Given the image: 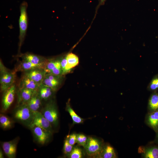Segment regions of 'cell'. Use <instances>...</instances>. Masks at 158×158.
<instances>
[{
  "label": "cell",
  "instance_id": "obj_9",
  "mask_svg": "<svg viewBox=\"0 0 158 158\" xmlns=\"http://www.w3.org/2000/svg\"><path fill=\"white\" fill-rule=\"evenodd\" d=\"M62 77V76L47 74L42 82V85L50 87L55 91L61 84Z\"/></svg>",
  "mask_w": 158,
  "mask_h": 158
},
{
  "label": "cell",
  "instance_id": "obj_22",
  "mask_svg": "<svg viewBox=\"0 0 158 158\" xmlns=\"http://www.w3.org/2000/svg\"><path fill=\"white\" fill-rule=\"evenodd\" d=\"M148 122L150 125L154 129L158 128V110L154 111L150 114L148 117Z\"/></svg>",
  "mask_w": 158,
  "mask_h": 158
},
{
  "label": "cell",
  "instance_id": "obj_18",
  "mask_svg": "<svg viewBox=\"0 0 158 158\" xmlns=\"http://www.w3.org/2000/svg\"><path fill=\"white\" fill-rule=\"evenodd\" d=\"M67 65L66 69L68 72H70L71 69L78 65L79 60L78 57L75 54L70 53L66 55Z\"/></svg>",
  "mask_w": 158,
  "mask_h": 158
},
{
  "label": "cell",
  "instance_id": "obj_7",
  "mask_svg": "<svg viewBox=\"0 0 158 158\" xmlns=\"http://www.w3.org/2000/svg\"><path fill=\"white\" fill-rule=\"evenodd\" d=\"M47 74L62 76L60 59H50L48 60L44 68Z\"/></svg>",
  "mask_w": 158,
  "mask_h": 158
},
{
  "label": "cell",
  "instance_id": "obj_26",
  "mask_svg": "<svg viewBox=\"0 0 158 158\" xmlns=\"http://www.w3.org/2000/svg\"><path fill=\"white\" fill-rule=\"evenodd\" d=\"M83 154L81 149L78 146L73 147L68 157L70 158H81Z\"/></svg>",
  "mask_w": 158,
  "mask_h": 158
},
{
  "label": "cell",
  "instance_id": "obj_30",
  "mask_svg": "<svg viewBox=\"0 0 158 158\" xmlns=\"http://www.w3.org/2000/svg\"><path fill=\"white\" fill-rule=\"evenodd\" d=\"M67 136L68 142L71 145L73 146L77 143V134L73 133Z\"/></svg>",
  "mask_w": 158,
  "mask_h": 158
},
{
  "label": "cell",
  "instance_id": "obj_2",
  "mask_svg": "<svg viewBox=\"0 0 158 158\" xmlns=\"http://www.w3.org/2000/svg\"><path fill=\"white\" fill-rule=\"evenodd\" d=\"M41 113L52 125L57 126L59 123V113L54 101L51 100L47 103Z\"/></svg>",
  "mask_w": 158,
  "mask_h": 158
},
{
  "label": "cell",
  "instance_id": "obj_1",
  "mask_svg": "<svg viewBox=\"0 0 158 158\" xmlns=\"http://www.w3.org/2000/svg\"><path fill=\"white\" fill-rule=\"evenodd\" d=\"M27 3L24 1L21 4L20 6V15L19 20L20 30L19 37V51L25 38L28 28V17L27 11Z\"/></svg>",
  "mask_w": 158,
  "mask_h": 158
},
{
  "label": "cell",
  "instance_id": "obj_13",
  "mask_svg": "<svg viewBox=\"0 0 158 158\" xmlns=\"http://www.w3.org/2000/svg\"><path fill=\"white\" fill-rule=\"evenodd\" d=\"M17 142L16 140L5 142L2 146L4 153L9 158H15L17 150Z\"/></svg>",
  "mask_w": 158,
  "mask_h": 158
},
{
  "label": "cell",
  "instance_id": "obj_33",
  "mask_svg": "<svg viewBox=\"0 0 158 158\" xmlns=\"http://www.w3.org/2000/svg\"><path fill=\"white\" fill-rule=\"evenodd\" d=\"M0 158H4V156H3V154L1 150H0Z\"/></svg>",
  "mask_w": 158,
  "mask_h": 158
},
{
  "label": "cell",
  "instance_id": "obj_6",
  "mask_svg": "<svg viewBox=\"0 0 158 158\" xmlns=\"http://www.w3.org/2000/svg\"><path fill=\"white\" fill-rule=\"evenodd\" d=\"M47 73L43 68H38L25 72L23 76H24L34 81L40 85Z\"/></svg>",
  "mask_w": 158,
  "mask_h": 158
},
{
  "label": "cell",
  "instance_id": "obj_29",
  "mask_svg": "<svg viewBox=\"0 0 158 158\" xmlns=\"http://www.w3.org/2000/svg\"><path fill=\"white\" fill-rule=\"evenodd\" d=\"M60 63L63 75H64L68 73L66 69L67 65L66 55L60 59Z\"/></svg>",
  "mask_w": 158,
  "mask_h": 158
},
{
  "label": "cell",
  "instance_id": "obj_14",
  "mask_svg": "<svg viewBox=\"0 0 158 158\" xmlns=\"http://www.w3.org/2000/svg\"><path fill=\"white\" fill-rule=\"evenodd\" d=\"M38 90L26 88H19V102L21 104H26L32 97L37 93Z\"/></svg>",
  "mask_w": 158,
  "mask_h": 158
},
{
  "label": "cell",
  "instance_id": "obj_28",
  "mask_svg": "<svg viewBox=\"0 0 158 158\" xmlns=\"http://www.w3.org/2000/svg\"><path fill=\"white\" fill-rule=\"evenodd\" d=\"M87 138L86 136L82 134H78L77 136V143L85 147L86 145Z\"/></svg>",
  "mask_w": 158,
  "mask_h": 158
},
{
  "label": "cell",
  "instance_id": "obj_27",
  "mask_svg": "<svg viewBox=\"0 0 158 158\" xmlns=\"http://www.w3.org/2000/svg\"><path fill=\"white\" fill-rule=\"evenodd\" d=\"M73 148V146L71 145L68 141V136L65 140L64 142L63 151L64 154L68 156H69Z\"/></svg>",
  "mask_w": 158,
  "mask_h": 158
},
{
  "label": "cell",
  "instance_id": "obj_5",
  "mask_svg": "<svg viewBox=\"0 0 158 158\" xmlns=\"http://www.w3.org/2000/svg\"><path fill=\"white\" fill-rule=\"evenodd\" d=\"M86 153L90 157H99L102 149L101 142L98 139L88 137L85 147Z\"/></svg>",
  "mask_w": 158,
  "mask_h": 158
},
{
  "label": "cell",
  "instance_id": "obj_21",
  "mask_svg": "<svg viewBox=\"0 0 158 158\" xmlns=\"http://www.w3.org/2000/svg\"><path fill=\"white\" fill-rule=\"evenodd\" d=\"M99 157L113 158L116 157L113 148L110 145H107L102 149Z\"/></svg>",
  "mask_w": 158,
  "mask_h": 158
},
{
  "label": "cell",
  "instance_id": "obj_16",
  "mask_svg": "<svg viewBox=\"0 0 158 158\" xmlns=\"http://www.w3.org/2000/svg\"><path fill=\"white\" fill-rule=\"evenodd\" d=\"M41 99L37 92L34 95L26 104L30 110L34 112L38 111L41 105Z\"/></svg>",
  "mask_w": 158,
  "mask_h": 158
},
{
  "label": "cell",
  "instance_id": "obj_23",
  "mask_svg": "<svg viewBox=\"0 0 158 158\" xmlns=\"http://www.w3.org/2000/svg\"><path fill=\"white\" fill-rule=\"evenodd\" d=\"M145 157L146 158H158V147H152L145 151Z\"/></svg>",
  "mask_w": 158,
  "mask_h": 158
},
{
  "label": "cell",
  "instance_id": "obj_8",
  "mask_svg": "<svg viewBox=\"0 0 158 158\" xmlns=\"http://www.w3.org/2000/svg\"><path fill=\"white\" fill-rule=\"evenodd\" d=\"M16 90L13 84L4 92L2 99V107L4 111H6L13 102Z\"/></svg>",
  "mask_w": 158,
  "mask_h": 158
},
{
  "label": "cell",
  "instance_id": "obj_25",
  "mask_svg": "<svg viewBox=\"0 0 158 158\" xmlns=\"http://www.w3.org/2000/svg\"><path fill=\"white\" fill-rule=\"evenodd\" d=\"M1 126L4 129L10 128L11 126V122L6 116L1 114L0 116Z\"/></svg>",
  "mask_w": 158,
  "mask_h": 158
},
{
  "label": "cell",
  "instance_id": "obj_34",
  "mask_svg": "<svg viewBox=\"0 0 158 158\" xmlns=\"http://www.w3.org/2000/svg\"><path fill=\"white\" fill-rule=\"evenodd\" d=\"M157 138H158V135H157Z\"/></svg>",
  "mask_w": 158,
  "mask_h": 158
},
{
  "label": "cell",
  "instance_id": "obj_32",
  "mask_svg": "<svg viewBox=\"0 0 158 158\" xmlns=\"http://www.w3.org/2000/svg\"><path fill=\"white\" fill-rule=\"evenodd\" d=\"M99 4L97 7V9H98L99 8L101 5H104L107 0H98Z\"/></svg>",
  "mask_w": 158,
  "mask_h": 158
},
{
  "label": "cell",
  "instance_id": "obj_10",
  "mask_svg": "<svg viewBox=\"0 0 158 158\" xmlns=\"http://www.w3.org/2000/svg\"><path fill=\"white\" fill-rule=\"evenodd\" d=\"M33 112L30 110L26 104H21L16 109L14 117L20 121H25L33 117Z\"/></svg>",
  "mask_w": 158,
  "mask_h": 158
},
{
  "label": "cell",
  "instance_id": "obj_24",
  "mask_svg": "<svg viewBox=\"0 0 158 158\" xmlns=\"http://www.w3.org/2000/svg\"><path fill=\"white\" fill-rule=\"evenodd\" d=\"M150 107L151 110L154 111L158 110V95L154 94L151 97L149 102Z\"/></svg>",
  "mask_w": 158,
  "mask_h": 158
},
{
  "label": "cell",
  "instance_id": "obj_31",
  "mask_svg": "<svg viewBox=\"0 0 158 158\" xmlns=\"http://www.w3.org/2000/svg\"><path fill=\"white\" fill-rule=\"evenodd\" d=\"M150 87L153 90L158 88V78H157L153 80L151 84Z\"/></svg>",
  "mask_w": 158,
  "mask_h": 158
},
{
  "label": "cell",
  "instance_id": "obj_12",
  "mask_svg": "<svg viewBox=\"0 0 158 158\" xmlns=\"http://www.w3.org/2000/svg\"><path fill=\"white\" fill-rule=\"evenodd\" d=\"M32 129L37 140L42 145L44 144L48 140L52 133L37 126H35Z\"/></svg>",
  "mask_w": 158,
  "mask_h": 158
},
{
  "label": "cell",
  "instance_id": "obj_11",
  "mask_svg": "<svg viewBox=\"0 0 158 158\" xmlns=\"http://www.w3.org/2000/svg\"><path fill=\"white\" fill-rule=\"evenodd\" d=\"M22 60L30 62L44 68L48 59L42 56L30 53H26L20 55Z\"/></svg>",
  "mask_w": 158,
  "mask_h": 158
},
{
  "label": "cell",
  "instance_id": "obj_4",
  "mask_svg": "<svg viewBox=\"0 0 158 158\" xmlns=\"http://www.w3.org/2000/svg\"><path fill=\"white\" fill-rule=\"evenodd\" d=\"M52 126L51 123L44 116L41 112L37 111L33 112L32 121L30 125L31 128L37 126L52 133Z\"/></svg>",
  "mask_w": 158,
  "mask_h": 158
},
{
  "label": "cell",
  "instance_id": "obj_20",
  "mask_svg": "<svg viewBox=\"0 0 158 158\" xmlns=\"http://www.w3.org/2000/svg\"><path fill=\"white\" fill-rule=\"evenodd\" d=\"M54 91L51 88L42 85L39 87L37 93L41 99L46 100L50 97Z\"/></svg>",
  "mask_w": 158,
  "mask_h": 158
},
{
  "label": "cell",
  "instance_id": "obj_17",
  "mask_svg": "<svg viewBox=\"0 0 158 158\" xmlns=\"http://www.w3.org/2000/svg\"><path fill=\"white\" fill-rule=\"evenodd\" d=\"M40 67L42 68L40 66L34 64L30 62L22 60L16 68L15 72H16L20 71L25 72Z\"/></svg>",
  "mask_w": 158,
  "mask_h": 158
},
{
  "label": "cell",
  "instance_id": "obj_3",
  "mask_svg": "<svg viewBox=\"0 0 158 158\" xmlns=\"http://www.w3.org/2000/svg\"><path fill=\"white\" fill-rule=\"evenodd\" d=\"M16 72L8 71L0 63V87L4 91L13 84L16 79Z\"/></svg>",
  "mask_w": 158,
  "mask_h": 158
},
{
  "label": "cell",
  "instance_id": "obj_15",
  "mask_svg": "<svg viewBox=\"0 0 158 158\" xmlns=\"http://www.w3.org/2000/svg\"><path fill=\"white\" fill-rule=\"evenodd\" d=\"M41 85L29 78L23 76L19 84V88L38 90Z\"/></svg>",
  "mask_w": 158,
  "mask_h": 158
},
{
  "label": "cell",
  "instance_id": "obj_19",
  "mask_svg": "<svg viewBox=\"0 0 158 158\" xmlns=\"http://www.w3.org/2000/svg\"><path fill=\"white\" fill-rule=\"evenodd\" d=\"M66 110L69 113L73 121V124H79L82 123L84 119L78 116L71 108L68 100L66 103Z\"/></svg>",
  "mask_w": 158,
  "mask_h": 158
}]
</instances>
